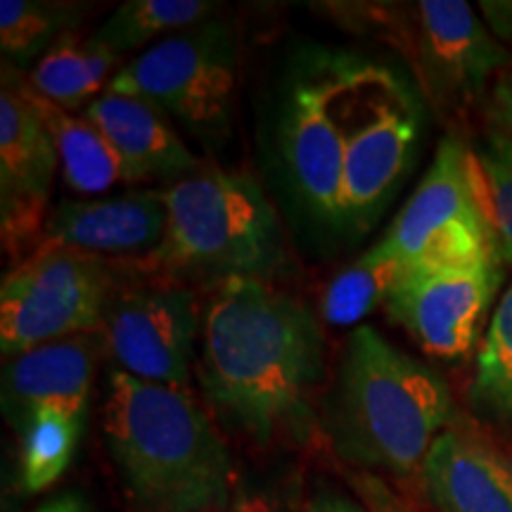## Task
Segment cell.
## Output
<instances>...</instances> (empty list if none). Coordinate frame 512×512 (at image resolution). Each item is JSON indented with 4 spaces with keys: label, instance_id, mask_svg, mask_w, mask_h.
<instances>
[{
    "label": "cell",
    "instance_id": "6da1fadb",
    "mask_svg": "<svg viewBox=\"0 0 512 512\" xmlns=\"http://www.w3.org/2000/svg\"><path fill=\"white\" fill-rule=\"evenodd\" d=\"M202 387L256 441L309 413L323 377V335L302 299L271 280L216 283L202 313Z\"/></svg>",
    "mask_w": 512,
    "mask_h": 512
},
{
    "label": "cell",
    "instance_id": "7a4b0ae2",
    "mask_svg": "<svg viewBox=\"0 0 512 512\" xmlns=\"http://www.w3.org/2000/svg\"><path fill=\"white\" fill-rule=\"evenodd\" d=\"M102 434L140 512H226L235 491L228 446L188 389L114 368Z\"/></svg>",
    "mask_w": 512,
    "mask_h": 512
},
{
    "label": "cell",
    "instance_id": "3957f363",
    "mask_svg": "<svg viewBox=\"0 0 512 512\" xmlns=\"http://www.w3.org/2000/svg\"><path fill=\"white\" fill-rule=\"evenodd\" d=\"M456 403L437 370L361 325L344 349L330 432L351 463L396 477L418 472Z\"/></svg>",
    "mask_w": 512,
    "mask_h": 512
},
{
    "label": "cell",
    "instance_id": "277c9868",
    "mask_svg": "<svg viewBox=\"0 0 512 512\" xmlns=\"http://www.w3.org/2000/svg\"><path fill=\"white\" fill-rule=\"evenodd\" d=\"M166 233L152 264L216 278L271 280L287 261L285 233L252 176L207 169L162 190Z\"/></svg>",
    "mask_w": 512,
    "mask_h": 512
},
{
    "label": "cell",
    "instance_id": "5b68a950",
    "mask_svg": "<svg viewBox=\"0 0 512 512\" xmlns=\"http://www.w3.org/2000/svg\"><path fill=\"white\" fill-rule=\"evenodd\" d=\"M342 121V226L366 228L411 164L420 136V102L394 69L351 57Z\"/></svg>",
    "mask_w": 512,
    "mask_h": 512
},
{
    "label": "cell",
    "instance_id": "8992f818",
    "mask_svg": "<svg viewBox=\"0 0 512 512\" xmlns=\"http://www.w3.org/2000/svg\"><path fill=\"white\" fill-rule=\"evenodd\" d=\"M380 245L406 266L503 259L475 147L456 136L441 140Z\"/></svg>",
    "mask_w": 512,
    "mask_h": 512
},
{
    "label": "cell",
    "instance_id": "52a82bcc",
    "mask_svg": "<svg viewBox=\"0 0 512 512\" xmlns=\"http://www.w3.org/2000/svg\"><path fill=\"white\" fill-rule=\"evenodd\" d=\"M117 290V273L105 259L43 242L0 285L3 356L98 332Z\"/></svg>",
    "mask_w": 512,
    "mask_h": 512
},
{
    "label": "cell",
    "instance_id": "ba28073f",
    "mask_svg": "<svg viewBox=\"0 0 512 512\" xmlns=\"http://www.w3.org/2000/svg\"><path fill=\"white\" fill-rule=\"evenodd\" d=\"M238 48L226 24L209 22L150 46L112 76L107 91L145 100L200 136H216L233 114Z\"/></svg>",
    "mask_w": 512,
    "mask_h": 512
},
{
    "label": "cell",
    "instance_id": "9c48e42d",
    "mask_svg": "<svg viewBox=\"0 0 512 512\" xmlns=\"http://www.w3.org/2000/svg\"><path fill=\"white\" fill-rule=\"evenodd\" d=\"M60 157L29 79L3 64L0 79V235L15 266L43 245Z\"/></svg>",
    "mask_w": 512,
    "mask_h": 512
},
{
    "label": "cell",
    "instance_id": "30bf717a",
    "mask_svg": "<svg viewBox=\"0 0 512 512\" xmlns=\"http://www.w3.org/2000/svg\"><path fill=\"white\" fill-rule=\"evenodd\" d=\"M202 316L181 285H138L114 292L102 320V349L121 373L185 389Z\"/></svg>",
    "mask_w": 512,
    "mask_h": 512
},
{
    "label": "cell",
    "instance_id": "8fae6325",
    "mask_svg": "<svg viewBox=\"0 0 512 512\" xmlns=\"http://www.w3.org/2000/svg\"><path fill=\"white\" fill-rule=\"evenodd\" d=\"M503 259L408 266L387 306L427 354L456 361L475 347L501 287Z\"/></svg>",
    "mask_w": 512,
    "mask_h": 512
},
{
    "label": "cell",
    "instance_id": "7c38bea8",
    "mask_svg": "<svg viewBox=\"0 0 512 512\" xmlns=\"http://www.w3.org/2000/svg\"><path fill=\"white\" fill-rule=\"evenodd\" d=\"M344 83L347 60L313 69L290 95L283 121V155L299 197L318 219L342 226Z\"/></svg>",
    "mask_w": 512,
    "mask_h": 512
},
{
    "label": "cell",
    "instance_id": "4fadbf2b",
    "mask_svg": "<svg viewBox=\"0 0 512 512\" xmlns=\"http://www.w3.org/2000/svg\"><path fill=\"white\" fill-rule=\"evenodd\" d=\"M411 17L415 69L439 110L475 100L510 62L494 31L463 0H422Z\"/></svg>",
    "mask_w": 512,
    "mask_h": 512
},
{
    "label": "cell",
    "instance_id": "5bb4252c",
    "mask_svg": "<svg viewBox=\"0 0 512 512\" xmlns=\"http://www.w3.org/2000/svg\"><path fill=\"white\" fill-rule=\"evenodd\" d=\"M100 351L105 349L98 330L8 358L3 368V411L15 432L41 411H60L86 422Z\"/></svg>",
    "mask_w": 512,
    "mask_h": 512
},
{
    "label": "cell",
    "instance_id": "9a60e30c",
    "mask_svg": "<svg viewBox=\"0 0 512 512\" xmlns=\"http://www.w3.org/2000/svg\"><path fill=\"white\" fill-rule=\"evenodd\" d=\"M166 233V204L159 192L62 202L50 214L46 245L76 249L100 259H150Z\"/></svg>",
    "mask_w": 512,
    "mask_h": 512
},
{
    "label": "cell",
    "instance_id": "2e32d148",
    "mask_svg": "<svg viewBox=\"0 0 512 512\" xmlns=\"http://www.w3.org/2000/svg\"><path fill=\"white\" fill-rule=\"evenodd\" d=\"M420 477L439 512H512V460L479 434L441 432Z\"/></svg>",
    "mask_w": 512,
    "mask_h": 512
},
{
    "label": "cell",
    "instance_id": "e0dca14e",
    "mask_svg": "<svg viewBox=\"0 0 512 512\" xmlns=\"http://www.w3.org/2000/svg\"><path fill=\"white\" fill-rule=\"evenodd\" d=\"M100 128L126 171V183L150 178H183L200 171V162L176 128L150 102L105 91L83 110Z\"/></svg>",
    "mask_w": 512,
    "mask_h": 512
},
{
    "label": "cell",
    "instance_id": "ac0fdd59",
    "mask_svg": "<svg viewBox=\"0 0 512 512\" xmlns=\"http://www.w3.org/2000/svg\"><path fill=\"white\" fill-rule=\"evenodd\" d=\"M121 57L102 46L98 38H81L69 31L41 57L27 76L29 86L43 100L64 110L91 105L110 86L112 76L119 72Z\"/></svg>",
    "mask_w": 512,
    "mask_h": 512
},
{
    "label": "cell",
    "instance_id": "d6986e66",
    "mask_svg": "<svg viewBox=\"0 0 512 512\" xmlns=\"http://www.w3.org/2000/svg\"><path fill=\"white\" fill-rule=\"evenodd\" d=\"M34 102L53 138L64 183L79 195H100L124 181L126 171L100 128L83 114H74L34 93Z\"/></svg>",
    "mask_w": 512,
    "mask_h": 512
},
{
    "label": "cell",
    "instance_id": "ffe728a7",
    "mask_svg": "<svg viewBox=\"0 0 512 512\" xmlns=\"http://www.w3.org/2000/svg\"><path fill=\"white\" fill-rule=\"evenodd\" d=\"M406 264L384 249L380 242L361 254L354 264L339 271L325 287L320 316L328 325L349 328L366 318L377 306L387 304L396 283L406 273Z\"/></svg>",
    "mask_w": 512,
    "mask_h": 512
},
{
    "label": "cell",
    "instance_id": "44dd1931",
    "mask_svg": "<svg viewBox=\"0 0 512 512\" xmlns=\"http://www.w3.org/2000/svg\"><path fill=\"white\" fill-rule=\"evenodd\" d=\"M216 8L219 5L209 0H128L105 19L93 36L121 57L159 36L200 27L209 22Z\"/></svg>",
    "mask_w": 512,
    "mask_h": 512
},
{
    "label": "cell",
    "instance_id": "7402d4cb",
    "mask_svg": "<svg viewBox=\"0 0 512 512\" xmlns=\"http://www.w3.org/2000/svg\"><path fill=\"white\" fill-rule=\"evenodd\" d=\"M83 15L81 5L46 3V0H3L0 3V48L5 62L27 69L38 62L57 38L76 29Z\"/></svg>",
    "mask_w": 512,
    "mask_h": 512
},
{
    "label": "cell",
    "instance_id": "603a6c76",
    "mask_svg": "<svg viewBox=\"0 0 512 512\" xmlns=\"http://www.w3.org/2000/svg\"><path fill=\"white\" fill-rule=\"evenodd\" d=\"M83 422L60 411H41L19 430L22 486L29 494L46 491L60 479L79 446Z\"/></svg>",
    "mask_w": 512,
    "mask_h": 512
},
{
    "label": "cell",
    "instance_id": "cb8c5ba5",
    "mask_svg": "<svg viewBox=\"0 0 512 512\" xmlns=\"http://www.w3.org/2000/svg\"><path fill=\"white\" fill-rule=\"evenodd\" d=\"M470 396L484 418L512 422V285L486 328Z\"/></svg>",
    "mask_w": 512,
    "mask_h": 512
},
{
    "label": "cell",
    "instance_id": "d4e9b609",
    "mask_svg": "<svg viewBox=\"0 0 512 512\" xmlns=\"http://www.w3.org/2000/svg\"><path fill=\"white\" fill-rule=\"evenodd\" d=\"M503 261L512 264V138L491 128L475 147Z\"/></svg>",
    "mask_w": 512,
    "mask_h": 512
},
{
    "label": "cell",
    "instance_id": "484cf974",
    "mask_svg": "<svg viewBox=\"0 0 512 512\" xmlns=\"http://www.w3.org/2000/svg\"><path fill=\"white\" fill-rule=\"evenodd\" d=\"M226 512H302L297 489L290 484H240ZM306 512V510H304Z\"/></svg>",
    "mask_w": 512,
    "mask_h": 512
},
{
    "label": "cell",
    "instance_id": "4316f807",
    "mask_svg": "<svg viewBox=\"0 0 512 512\" xmlns=\"http://www.w3.org/2000/svg\"><path fill=\"white\" fill-rule=\"evenodd\" d=\"M358 498L366 505L368 512H413L406 508V503L375 475H354L351 477Z\"/></svg>",
    "mask_w": 512,
    "mask_h": 512
},
{
    "label": "cell",
    "instance_id": "83f0119b",
    "mask_svg": "<svg viewBox=\"0 0 512 512\" xmlns=\"http://www.w3.org/2000/svg\"><path fill=\"white\" fill-rule=\"evenodd\" d=\"M491 121L496 131L512 138V72H503L491 91Z\"/></svg>",
    "mask_w": 512,
    "mask_h": 512
},
{
    "label": "cell",
    "instance_id": "f1b7e54d",
    "mask_svg": "<svg viewBox=\"0 0 512 512\" xmlns=\"http://www.w3.org/2000/svg\"><path fill=\"white\" fill-rule=\"evenodd\" d=\"M479 8H482L486 27L494 31L498 41L512 46V0H484Z\"/></svg>",
    "mask_w": 512,
    "mask_h": 512
},
{
    "label": "cell",
    "instance_id": "f546056e",
    "mask_svg": "<svg viewBox=\"0 0 512 512\" xmlns=\"http://www.w3.org/2000/svg\"><path fill=\"white\" fill-rule=\"evenodd\" d=\"M306 512H368L366 505L337 491H320L306 505Z\"/></svg>",
    "mask_w": 512,
    "mask_h": 512
},
{
    "label": "cell",
    "instance_id": "4dcf8cb0",
    "mask_svg": "<svg viewBox=\"0 0 512 512\" xmlns=\"http://www.w3.org/2000/svg\"><path fill=\"white\" fill-rule=\"evenodd\" d=\"M36 512H91V508H88V503L79 494H60L50 498Z\"/></svg>",
    "mask_w": 512,
    "mask_h": 512
}]
</instances>
